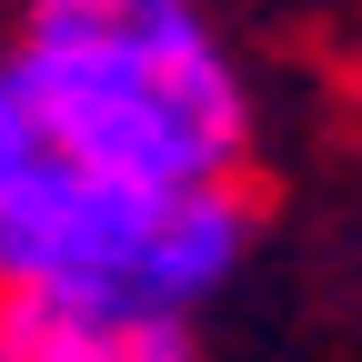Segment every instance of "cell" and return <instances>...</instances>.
Here are the masks:
<instances>
[{"instance_id":"1","label":"cell","mask_w":362,"mask_h":362,"mask_svg":"<svg viewBox=\"0 0 362 362\" xmlns=\"http://www.w3.org/2000/svg\"><path fill=\"white\" fill-rule=\"evenodd\" d=\"M0 141L90 181H262V81L211 0H11Z\"/></svg>"},{"instance_id":"2","label":"cell","mask_w":362,"mask_h":362,"mask_svg":"<svg viewBox=\"0 0 362 362\" xmlns=\"http://www.w3.org/2000/svg\"><path fill=\"white\" fill-rule=\"evenodd\" d=\"M262 252V181L141 192L0 141V292H111L211 312Z\"/></svg>"},{"instance_id":"3","label":"cell","mask_w":362,"mask_h":362,"mask_svg":"<svg viewBox=\"0 0 362 362\" xmlns=\"http://www.w3.org/2000/svg\"><path fill=\"white\" fill-rule=\"evenodd\" d=\"M0 362H211L202 312L111 292H0Z\"/></svg>"}]
</instances>
